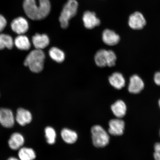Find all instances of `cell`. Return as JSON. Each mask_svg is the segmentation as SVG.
<instances>
[{
	"label": "cell",
	"instance_id": "obj_1",
	"mask_svg": "<svg viewBox=\"0 0 160 160\" xmlns=\"http://www.w3.org/2000/svg\"><path fill=\"white\" fill-rule=\"evenodd\" d=\"M37 6L35 0H24L23 7L27 17L33 20H42L49 15L51 10L49 0H39Z\"/></svg>",
	"mask_w": 160,
	"mask_h": 160
},
{
	"label": "cell",
	"instance_id": "obj_2",
	"mask_svg": "<svg viewBox=\"0 0 160 160\" xmlns=\"http://www.w3.org/2000/svg\"><path fill=\"white\" fill-rule=\"evenodd\" d=\"M45 54L41 50L36 49L30 52L26 57L24 64L33 72L38 73L42 71Z\"/></svg>",
	"mask_w": 160,
	"mask_h": 160
},
{
	"label": "cell",
	"instance_id": "obj_3",
	"mask_svg": "<svg viewBox=\"0 0 160 160\" xmlns=\"http://www.w3.org/2000/svg\"><path fill=\"white\" fill-rule=\"evenodd\" d=\"M78 3L76 0H68L63 7L59 20L61 27L63 29L68 27L69 21L77 14Z\"/></svg>",
	"mask_w": 160,
	"mask_h": 160
},
{
	"label": "cell",
	"instance_id": "obj_4",
	"mask_svg": "<svg viewBox=\"0 0 160 160\" xmlns=\"http://www.w3.org/2000/svg\"><path fill=\"white\" fill-rule=\"evenodd\" d=\"M92 139L94 146L97 148H103L108 144L109 137L101 126L95 125L91 130Z\"/></svg>",
	"mask_w": 160,
	"mask_h": 160
},
{
	"label": "cell",
	"instance_id": "obj_5",
	"mask_svg": "<svg viewBox=\"0 0 160 160\" xmlns=\"http://www.w3.org/2000/svg\"><path fill=\"white\" fill-rule=\"evenodd\" d=\"M145 18L141 12H135L129 16L128 24L131 28L134 30H141L147 25Z\"/></svg>",
	"mask_w": 160,
	"mask_h": 160
},
{
	"label": "cell",
	"instance_id": "obj_6",
	"mask_svg": "<svg viewBox=\"0 0 160 160\" xmlns=\"http://www.w3.org/2000/svg\"><path fill=\"white\" fill-rule=\"evenodd\" d=\"M145 86L144 82L139 76L133 75L129 78L128 91L133 94H138L143 91Z\"/></svg>",
	"mask_w": 160,
	"mask_h": 160
},
{
	"label": "cell",
	"instance_id": "obj_7",
	"mask_svg": "<svg viewBox=\"0 0 160 160\" xmlns=\"http://www.w3.org/2000/svg\"><path fill=\"white\" fill-rule=\"evenodd\" d=\"M11 25L12 31L19 35L24 34L29 29L28 22L22 17H18L14 19Z\"/></svg>",
	"mask_w": 160,
	"mask_h": 160
},
{
	"label": "cell",
	"instance_id": "obj_8",
	"mask_svg": "<svg viewBox=\"0 0 160 160\" xmlns=\"http://www.w3.org/2000/svg\"><path fill=\"white\" fill-rule=\"evenodd\" d=\"M0 123L6 128L12 127L15 123V118L12 112L7 108H0Z\"/></svg>",
	"mask_w": 160,
	"mask_h": 160
},
{
	"label": "cell",
	"instance_id": "obj_9",
	"mask_svg": "<svg viewBox=\"0 0 160 160\" xmlns=\"http://www.w3.org/2000/svg\"><path fill=\"white\" fill-rule=\"evenodd\" d=\"M83 21L84 25L88 29H92L101 24V21L96 17L95 13L89 11H87L84 13Z\"/></svg>",
	"mask_w": 160,
	"mask_h": 160
},
{
	"label": "cell",
	"instance_id": "obj_10",
	"mask_svg": "<svg viewBox=\"0 0 160 160\" xmlns=\"http://www.w3.org/2000/svg\"><path fill=\"white\" fill-rule=\"evenodd\" d=\"M124 122L121 119H116L111 120L109 122L108 132L113 136H121L123 133L125 129Z\"/></svg>",
	"mask_w": 160,
	"mask_h": 160
},
{
	"label": "cell",
	"instance_id": "obj_11",
	"mask_svg": "<svg viewBox=\"0 0 160 160\" xmlns=\"http://www.w3.org/2000/svg\"><path fill=\"white\" fill-rule=\"evenodd\" d=\"M102 40L106 45L113 46L119 43L121 38L119 35L112 30L106 29L102 33Z\"/></svg>",
	"mask_w": 160,
	"mask_h": 160
},
{
	"label": "cell",
	"instance_id": "obj_12",
	"mask_svg": "<svg viewBox=\"0 0 160 160\" xmlns=\"http://www.w3.org/2000/svg\"><path fill=\"white\" fill-rule=\"evenodd\" d=\"M110 84L116 89L120 90L124 87L126 85V80L122 74L115 72L109 78Z\"/></svg>",
	"mask_w": 160,
	"mask_h": 160
},
{
	"label": "cell",
	"instance_id": "obj_13",
	"mask_svg": "<svg viewBox=\"0 0 160 160\" xmlns=\"http://www.w3.org/2000/svg\"><path fill=\"white\" fill-rule=\"evenodd\" d=\"M32 41L36 49L41 50L47 47L50 42L49 38L45 34H36L33 36Z\"/></svg>",
	"mask_w": 160,
	"mask_h": 160
},
{
	"label": "cell",
	"instance_id": "obj_14",
	"mask_svg": "<svg viewBox=\"0 0 160 160\" xmlns=\"http://www.w3.org/2000/svg\"><path fill=\"white\" fill-rule=\"evenodd\" d=\"M16 120L20 125L25 126L31 122V113L27 110L20 108L17 110Z\"/></svg>",
	"mask_w": 160,
	"mask_h": 160
},
{
	"label": "cell",
	"instance_id": "obj_15",
	"mask_svg": "<svg viewBox=\"0 0 160 160\" xmlns=\"http://www.w3.org/2000/svg\"><path fill=\"white\" fill-rule=\"evenodd\" d=\"M111 109L113 113L116 117L121 118L124 117L127 112V106L122 100L116 101L111 106Z\"/></svg>",
	"mask_w": 160,
	"mask_h": 160
},
{
	"label": "cell",
	"instance_id": "obj_16",
	"mask_svg": "<svg viewBox=\"0 0 160 160\" xmlns=\"http://www.w3.org/2000/svg\"><path fill=\"white\" fill-rule=\"evenodd\" d=\"M24 142V138L22 135L18 133H15L10 137L8 143L11 149L17 150L21 148Z\"/></svg>",
	"mask_w": 160,
	"mask_h": 160
},
{
	"label": "cell",
	"instance_id": "obj_17",
	"mask_svg": "<svg viewBox=\"0 0 160 160\" xmlns=\"http://www.w3.org/2000/svg\"><path fill=\"white\" fill-rule=\"evenodd\" d=\"M96 64L100 67H105L108 66V50L101 49L96 53L95 57Z\"/></svg>",
	"mask_w": 160,
	"mask_h": 160
},
{
	"label": "cell",
	"instance_id": "obj_18",
	"mask_svg": "<svg viewBox=\"0 0 160 160\" xmlns=\"http://www.w3.org/2000/svg\"><path fill=\"white\" fill-rule=\"evenodd\" d=\"M14 43L16 47L21 50L27 51L30 49L31 47L28 38L23 35H19L16 37Z\"/></svg>",
	"mask_w": 160,
	"mask_h": 160
},
{
	"label": "cell",
	"instance_id": "obj_19",
	"mask_svg": "<svg viewBox=\"0 0 160 160\" xmlns=\"http://www.w3.org/2000/svg\"><path fill=\"white\" fill-rule=\"evenodd\" d=\"M61 135L63 141L68 144L75 143L78 139L77 133L68 129L64 128L62 130Z\"/></svg>",
	"mask_w": 160,
	"mask_h": 160
},
{
	"label": "cell",
	"instance_id": "obj_20",
	"mask_svg": "<svg viewBox=\"0 0 160 160\" xmlns=\"http://www.w3.org/2000/svg\"><path fill=\"white\" fill-rule=\"evenodd\" d=\"M18 156L20 160H33L36 157L35 152L32 149L26 147L20 149Z\"/></svg>",
	"mask_w": 160,
	"mask_h": 160
},
{
	"label": "cell",
	"instance_id": "obj_21",
	"mask_svg": "<svg viewBox=\"0 0 160 160\" xmlns=\"http://www.w3.org/2000/svg\"><path fill=\"white\" fill-rule=\"evenodd\" d=\"M49 54L51 58L58 63H62L64 61L65 54L61 50L57 47H53L49 50Z\"/></svg>",
	"mask_w": 160,
	"mask_h": 160
},
{
	"label": "cell",
	"instance_id": "obj_22",
	"mask_svg": "<svg viewBox=\"0 0 160 160\" xmlns=\"http://www.w3.org/2000/svg\"><path fill=\"white\" fill-rule=\"evenodd\" d=\"M14 41L11 36L5 34H0V50H2L5 48L11 49L14 45Z\"/></svg>",
	"mask_w": 160,
	"mask_h": 160
},
{
	"label": "cell",
	"instance_id": "obj_23",
	"mask_svg": "<svg viewBox=\"0 0 160 160\" xmlns=\"http://www.w3.org/2000/svg\"><path fill=\"white\" fill-rule=\"evenodd\" d=\"M45 137L47 142L50 145L53 144L55 142L56 133L53 128L48 127L45 129Z\"/></svg>",
	"mask_w": 160,
	"mask_h": 160
},
{
	"label": "cell",
	"instance_id": "obj_24",
	"mask_svg": "<svg viewBox=\"0 0 160 160\" xmlns=\"http://www.w3.org/2000/svg\"><path fill=\"white\" fill-rule=\"evenodd\" d=\"M7 25V21L3 15L0 14V32L3 31Z\"/></svg>",
	"mask_w": 160,
	"mask_h": 160
},
{
	"label": "cell",
	"instance_id": "obj_25",
	"mask_svg": "<svg viewBox=\"0 0 160 160\" xmlns=\"http://www.w3.org/2000/svg\"><path fill=\"white\" fill-rule=\"evenodd\" d=\"M153 80L155 84L160 87V71L155 73L154 75Z\"/></svg>",
	"mask_w": 160,
	"mask_h": 160
},
{
	"label": "cell",
	"instance_id": "obj_26",
	"mask_svg": "<svg viewBox=\"0 0 160 160\" xmlns=\"http://www.w3.org/2000/svg\"><path fill=\"white\" fill-rule=\"evenodd\" d=\"M155 151L160 154V143H156L154 146Z\"/></svg>",
	"mask_w": 160,
	"mask_h": 160
},
{
	"label": "cell",
	"instance_id": "obj_27",
	"mask_svg": "<svg viewBox=\"0 0 160 160\" xmlns=\"http://www.w3.org/2000/svg\"><path fill=\"white\" fill-rule=\"evenodd\" d=\"M154 158L155 160H160V154L155 152L154 153Z\"/></svg>",
	"mask_w": 160,
	"mask_h": 160
},
{
	"label": "cell",
	"instance_id": "obj_28",
	"mask_svg": "<svg viewBox=\"0 0 160 160\" xmlns=\"http://www.w3.org/2000/svg\"><path fill=\"white\" fill-rule=\"evenodd\" d=\"M7 160H20V159H18L17 158L13 157H12L11 158H9Z\"/></svg>",
	"mask_w": 160,
	"mask_h": 160
},
{
	"label": "cell",
	"instance_id": "obj_29",
	"mask_svg": "<svg viewBox=\"0 0 160 160\" xmlns=\"http://www.w3.org/2000/svg\"><path fill=\"white\" fill-rule=\"evenodd\" d=\"M158 104H159V107L160 108V99L159 100Z\"/></svg>",
	"mask_w": 160,
	"mask_h": 160
},
{
	"label": "cell",
	"instance_id": "obj_30",
	"mask_svg": "<svg viewBox=\"0 0 160 160\" xmlns=\"http://www.w3.org/2000/svg\"></svg>",
	"mask_w": 160,
	"mask_h": 160
}]
</instances>
